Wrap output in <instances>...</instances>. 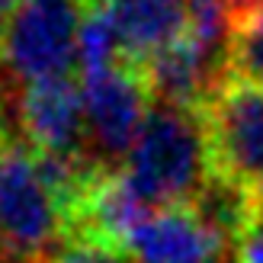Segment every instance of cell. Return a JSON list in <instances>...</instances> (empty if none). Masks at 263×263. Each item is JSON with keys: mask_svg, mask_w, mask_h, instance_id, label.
Here are the masks:
<instances>
[{"mask_svg": "<svg viewBox=\"0 0 263 263\" xmlns=\"http://www.w3.org/2000/svg\"><path fill=\"white\" fill-rule=\"evenodd\" d=\"M209 174L212 161L199 109L151 100L141 135L122 164V177L132 193L154 212L190 205L205 186Z\"/></svg>", "mask_w": 263, "mask_h": 263, "instance_id": "6da1fadb", "label": "cell"}, {"mask_svg": "<svg viewBox=\"0 0 263 263\" xmlns=\"http://www.w3.org/2000/svg\"><path fill=\"white\" fill-rule=\"evenodd\" d=\"M64 244V221L35 174L32 148L0 132V247L23 263H48Z\"/></svg>", "mask_w": 263, "mask_h": 263, "instance_id": "7a4b0ae2", "label": "cell"}, {"mask_svg": "<svg viewBox=\"0 0 263 263\" xmlns=\"http://www.w3.org/2000/svg\"><path fill=\"white\" fill-rule=\"evenodd\" d=\"M84 93V154L103 174H119L135 148L151 109L141 71L119 61L112 68L81 74Z\"/></svg>", "mask_w": 263, "mask_h": 263, "instance_id": "3957f363", "label": "cell"}, {"mask_svg": "<svg viewBox=\"0 0 263 263\" xmlns=\"http://www.w3.org/2000/svg\"><path fill=\"white\" fill-rule=\"evenodd\" d=\"M212 174L263 196V90L225 77L199 106Z\"/></svg>", "mask_w": 263, "mask_h": 263, "instance_id": "277c9868", "label": "cell"}, {"mask_svg": "<svg viewBox=\"0 0 263 263\" xmlns=\"http://www.w3.org/2000/svg\"><path fill=\"white\" fill-rule=\"evenodd\" d=\"M84 10V0H26L0 32V68L20 84L68 77Z\"/></svg>", "mask_w": 263, "mask_h": 263, "instance_id": "5b68a950", "label": "cell"}, {"mask_svg": "<svg viewBox=\"0 0 263 263\" xmlns=\"http://www.w3.org/2000/svg\"><path fill=\"white\" fill-rule=\"evenodd\" d=\"M20 128L32 151L84 154L81 81H74L68 74V77H48V81L26 84L20 90Z\"/></svg>", "mask_w": 263, "mask_h": 263, "instance_id": "8992f818", "label": "cell"}, {"mask_svg": "<svg viewBox=\"0 0 263 263\" xmlns=\"http://www.w3.org/2000/svg\"><path fill=\"white\" fill-rule=\"evenodd\" d=\"M109 13L122 45V61L141 68L148 58L190 29V7L186 0H97Z\"/></svg>", "mask_w": 263, "mask_h": 263, "instance_id": "52a82bcc", "label": "cell"}, {"mask_svg": "<svg viewBox=\"0 0 263 263\" xmlns=\"http://www.w3.org/2000/svg\"><path fill=\"white\" fill-rule=\"evenodd\" d=\"M225 71L263 90V0H234L225 35Z\"/></svg>", "mask_w": 263, "mask_h": 263, "instance_id": "ba28073f", "label": "cell"}, {"mask_svg": "<svg viewBox=\"0 0 263 263\" xmlns=\"http://www.w3.org/2000/svg\"><path fill=\"white\" fill-rule=\"evenodd\" d=\"M119 61H122V45H119V35H116L109 13L103 10V4L87 7L81 29H77L74 64L81 68V74H93L103 68H112Z\"/></svg>", "mask_w": 263, "mask_h": 263, "instance_id": "9c48e42d", "label": "cell"}, {"mask_svg": "<svg viewBox=\"0 0 263 263\" xmlns=\"http://www.w3.org/2000/svg\"><path fill=\"white\" fill-rule=\"evenodd\" d=\"M48 263H135L125 244L97 241V238H64Z\"/></svg>", "mask_w": 263, "mask_h": 263, "instance_id": "30bf717a", "label": "cell"}, {"mask_svg": "<svg viewBox=\"0 0 263 263\" xmlns=\"http://www.w3.org/2000/svg\"><path fill=\"white\" fill-rule=\"evenodd\" d=\"M238 263H263V196L238 238Z\"/></svg>", "mask_w": 263, "mask_h": 263, "instance_id": "8fae6325", "label": "cell"}, {"mask_svg": "<svg viewBox=\"0 0 263 263\" xmlns=\"http://www.w3.org/2000/svg\"><path fill=\"white\" fill-rule=\"evenodd\" d=\"M26 0H0V32H4V26L13 20V13H16Z\"/></svg>", "mask_w": 263, "mask_h": 263, "instance_id": "7c38bea8", "label": "cell"}, {"mask_svg": "<svg viewBox=\"0 0 263 263\" xmlns=\"http://www.w3.org/2000/svg\"><path fill=\"white\" fill-rule=\"evenodd\" d=\"M0 109H4V81H0Z\"/></svg>", "mask_w": 263, "mask_h": 263, "instance_id": "4fadbf2b", "label": "cell"}]
</instances>
